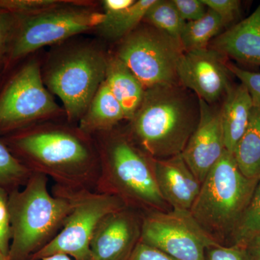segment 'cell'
Instances as JSON below:
<instances>
[{
	"instance_id": "1",
	"label": "cell",
	"mask_w": 260,
	"mask_h": 260,
	"mask_svg": "<svg viewBox=\"0 0 260 260\" xmlns=\"http://www.w3.org/2000/svg\"><path fill=\"white\" fill-rule=\"evenodd\" d=\"M11 148L32 173L51 178L56 186L94 191L100 158L93 136L78 128L41 123L9 140Z\"/></svg>"
},
{
	"instance_id": "2",
	"label": "cell",
	"mask_w": 260,
	"mask_h": 260,
	"mask_svg": "<svg viewBox=\"0 0 260 260\" xmlns=\"http://www.w3.org/2000/svg\"><path fill=\"white\" fill-rule=\"evenodd\" d=\"M178 84L145 89L143 102L130 120V138L151 158L182 153L198 126L199 101Z\"/></svg>"
},
{
	"instance_id": "3",
	"label": "cell",
	"mask_w": 260,
	"mask_h": 260,
	"mask_svg": "<svg viewBox=\"0 0 260 260\" xmlns=\"http://www.w3.org/2000/svg\"><path fill=\"white\" fill-rule=\"evenodd\" d=\"M100 158L94 191L117 197L128 208L148 212L168 211L159 190L153 158L130 137L111 133L93 135Z\"/></svg>"
},
{
	"instance_id": "4",
	"label": "cell",
	"mask_w": 260,
	"mask_h": 260,
	"mask_svg": "<svg viewBox=\"0 0 260 260\" xmlns=\"http://www.w3.org/2000/svg\"><path fill=\"white\" fill-rule=\"evenodd\" d=\"M49 178L32 173L23 189L9 191L10 260H29L59 234L73 208L64 191L48 187Z\"/></svg>"
},
{
	"instance_id": "5",
	"label": "cell",
	"mask_w": 260,
	"mask_h": 260,
	"mask_svg": "<svg viewBox=\"0 0 260 260\" xmlns=\"http://www.w3.org/2000/svg\"><path fill=\"white\" fill-rule=\"evenodd\" d=\"M259 179L245 177L234 155L224 151L202 183L191 215L219 244L233 241Z\"/></svg>"
},
{
	"instance_id": "6",
	"label": "cell",
	"mask_w": 260,
	"mask_h": 260,
	"mask_svg": "<svg viewBox=\"0 0 260 260\" xmlns=\"http://www.w3.org/2000/svg\"><path fill=\"white\" fill-rule=\"evenodd\" d=\"M108 59L96 44L80 43L59 49L48 59L43 81L60 99L70 121H79L86 112L105 80Z\"/></svg>"
},
{
	"instance_id": "7",
	"label": "cell",
	"mask_w": 260,
	"mask_h": 260,
	"mask_svg": "<svg viewBox=\"0 0 260 260\" xmlns=\"http://www.w3.org/2000/svg\"><path fill=\"white\" fill-rule=\"evenodd\" d=\"M18 17L9 49L11 60H18L41 48L96 29L105 15L92 3L69 0L42 13Z\"/></svg>"
},
{
	"instance_id": "8",
	"label": "cell",
	"mask_w": 260,
	"mask_h": 260,
	"mask_svg": "<svg viewBox=\"0 0 260 260\" xmlns=\"http://www.w3.org/2000/svg\"><path fill=\"white\" fill-rule=\"evenodd\" d=\"M184 52L180 41L146 23L121 39L116 56L147 89L179 83L177 65Z\"/></svg>"
},
{
	"instance_id": "9",
	"label": "cell",
	"mask_w": 260,
	"mask_h": 260,
	"mask_svg": "<svg viewBox=\"0 0 260 260\" xmlns=\"http://www.w3.org/2000/svg\"><path fill=\"white\" fill-rule=\"evenodd\" d=\"M57 188L71 198L73 208L59 234L29 260H40L54 254H65L75 260H92L90 242L99 223L109 214L126 206L113 195Z\"/></svg>"
},
{
	"instance_id": "10",
	"label": "cell",
	"mask_w": 260,
	"mask_h": 260,
	"mask_svg": "<svg viewBox=\"0 0 260 260\" xmlns=\"http://www.w3.org/2000/svg\"><path fill=\"white\" fill-rule=\"evenodd\" d=\"M62 112L43 81L39 63L32 59L0 94V131L25 129Z\"/></svg>"
},
{
	"instance_id": "11",
	"label": "cell",
	"mask_w": 260,
	"mask_h": 260,
	"mask_svg": "<svg viewBox=\"0 0 260 260\" xmlns=\"http://www.w3.org/2000/svg\"><path fill=\"white\" fill-rule=\"evenodd\" d=\"M140 242L176 260H206L208 248L218 245L189 210L148 212L143 215Z\"/></svg>"
},
{
	"instance_id": "12",
	"label": "cell",
	"mask_w": 260,
	"mask_h": 260,
	"mask_svg": "<svg viewBox=\"0 0 260 260\" xmlns=\"http://www.w3.org/2000/svg\"><path fill=\"white\" fill-rule=\"evenodd\" d=\"M232 74L223 54L209 47L184 51L177 65L179 83L209 104L225 95Z\"/></svg>"
},
{
	"instance_id": "13",
	"label": "cell",
	"mask_w": 260,
	"mask_h": 260,
	"mask_svg": "<svg viewBox=\"0 0 260 260\" xmlns=\"http://www.w3.org/2000/svg\"><path fill=\"white\" fill-rule=\"evenodd\" d=\"M143 217L125 207L103 219L90 242L92 260H128L140 242Z\"/></svg>"
},
{
	"instance_id": "14",
	"label": "cell",
	"mask_w": 260,
	"mask_h": 260,
	"mask_svg": "<svg viewBox=\"0 0 260 260\" xmlns=\"http://www.w3.org/2000/svg\"><path fill=\"white\" fill-rule=\"evenodd\" d=\"M200 119L181 155L200 184L226 149L224 142L220 110L198 99Z\"/></svg>"
},
{
	"instance_id": "15",
	"label": "cell",
	"mask_w": 260,
	"mask_h": 260,
	"mask_svg": "<svg viewBox=\"0 0 260 260\" xmlns=\"http://www.w3.org/2000/svg\"><path fill=\"white\" fill-rule=\"evenodd\" d=\"M153 158L155 179L162 198L173 210H190L201 184L186 165L181 154Z\"/></svg>"
},
{
	"instance_id": "16",
	"label": "cell",
	"mask_w": 260,
	"mask_h": 260,
	"mask_svg": "<svg viewBox=\"0 0 260 260\" xmlns=\"http://www.w3.org/2000/svg\"><path fill=\"white\" fill-rule=\"evenodd\" d=\"M210 45L242 64L260 66V4L249 17L219 34Z\"/></svg>"
},
{
	"instance_id": "17",
	"label": "cell",
	"mask_w": 260,
	"mask_h": 260,
	"mask_svg": "<svg viewBox=\"0 0 260 260\" xmlns=\"http://www.w3.org/2000/svg\"><path fill=\"white\" fill-rule=\"evenodd\" d=\"M225 95L220 109V121L225 149L233 154L249 124L254 104L250 93L242 83L231 85Z\"/></svg>"
},
{
	"instance_id": "18",
	"label": "cell",
	"mask_w": 260,
	"mask_h": 260,
	"mask_svg": "<svg viewBox=\"0 0 260 260\" xmlns=\"http://www.w3.org/2000/svg\"><path fill=\"white\" fill-rule=\"evenodd\" d=\"M105 83L131 120L143 102L145 88L140 80L116 55L108 59Z\"/></svg>"
},
{
	"instance_id": "19",
	"label": "cell",
	"mask_w": 260,
	"mask_h": 260,
	"mask_svg": "<svg viewBox=\"0 0 260 260\" xmlns=\"http://www.w3.org/2000/svg\"><path fill=\"white\" fill-rule=\"evenodd\" d=\"M124 119L122 107L104 81L80 119L78 126L85 134L93 136L111 131Z\"/></svg>"
},
{
	"instance_id": "20",
	"label": "cell",
	"mask_w": 260,
	"mask_h": 260,
	"mask_svg": "<svg viewBox=\"0 0 260 260\" xmlns=\"http://www.w3.org/2000/svg\"><path fill=\"white\" fill-rule=\"evenodd\" d=\"M234 158L241 172L250 179L260 178V109L253 107L247 127L236 146Z\"/></svg>"
},
{
	"instance_id": "21",
	"label": "cell",
	"mask_w": 260,
	"mask_h": 260,
	"mask_svg": "<svg viewBox=\"0 0 260 260\" xmlns=\"http://www.w3.org/2000/svg\"><path fill=\"white\" fill-rule=\"evenodd\" d=\"M155 0H138L127 9L105 13V18L95 30L105 39L119 40L135 30Z\"/></svg>"
},
{
	"instance_id": "22",
	"label": "cell",
	"mask_w": 260,
	"mask_h": 260,
	"mask_svg": "<svg viewBox=\"0 0 260 260\" xmlns=\"http://www.w3.org/2000/svg\"><path fill=\"white\" fill-rule=\"evenodd\" d=\"M223 20L213 10L208 9L203 18L186 22L181 32L180 43L184 51L203 50L225 28Z\"/></svg>"
},
{
	"instance_id": "23",
	"label": "cell",
	"mask_w": 260,
	"mask_h": 260,
	"mask_svg": "<svg viewBox=\"0 0 260 260\" xmlns=\"http://www.w3.org/2000/svg\"><path fill=\"white\" fill-rule=\"evenodd\" d=\"M143 20L160 31L179 40L186 22L181 18L172 0H155Z\"/></svg>"
},
{
	"instance_id": "24",
	"label": "cell",
	"mask_w": 260,
	"mask_h": 260,
	"mask_svg": "<svg viewBox=\"0 0 260 260\" xmlns=\"http://www.w3.org/2000/svg\"><path fill=\"white\" fill-rule=\"evenodd\" d=\"M32 172L0 141V186L10 191L24 186Z\"/></svg>"
},
{
	"instance_id": "25",
	"label": "cell",
	"mask_w": 260,
	"mask_h": 260,
	"mask_svg": "<svg viewBox=\"0 0 260 260\" xmlns=\"http://www.w3.org/2000/svg\"><path fill=\"white\" fill-rule=\"evenodd\" d=\"M260 235V178L233 237L232 245L246 246Z\"/></svg>"
},
{
	"instance_id": "26",
	"label": "cell",
	"mask_w": 260,
	"mask_h": 260,
	"mask_svg": "<svg viewBox=\"0 0 260 260\" xmlns=\"http://www.w3.org/2000/svg\"><path fill=\"white\" fill-rule=\"evenodd\" d=\"M65 0H0V11L25 17L64 4Z\"/></svg>"
},
{
	"instance_id": "27",
	"label": "cell",
	"mask_w": 260,
	"mask_h": 260,
	"mask_svg": "<svg viewBox=\"0 0 260 260\" xmlns=\"http://www.w3.org/2000/svg\"><path fill=\"white\" fill-rule=\"evenodd\" d=\"M8 198L9 191L0 186V253L8 256L12 238Z\"/></svg>"
},
{
	"instance_id": "28",
	"label": "cell",
	"mask_w": 260,
	"mask_h": 260,
	"mask_svg": "<svg viewBox=\"0 0 260 260\" xmlns=\"http://www.w3.org/2000/svg\"><path fill=\"white\" fill-rule=\"evenodd\" d=\"M208 9L213 10L223 20L224 25L234 23L240 17L242 2L239 0H202Z\"/></svg>"
},
{
	"instance_id": "29",
	"label": "cell",
	"mask_w": 260,
	"mask_h": 260,
	"mask_svg": "<svg viewBox=\"0 0 260 260\" xmlns=\"http://www.w3.org/2000/svg\"><path fill=\"white\" fill-rule=\"evenodd\" d=\"M227 65L231 73L247 88L254 107L260 109V73L243 69L232 63H227Z\"/></svg>"
},
{
	"instance_id": "30",
	"label": "cell",
	"mask_w": 260,
	"mask_h": 260,
	"mask_svg": "<svg viewBox=\"0 0 260 260\" xmlns=\"http://www.w3.org/2000/svg\"><path fill=\"white\" fill-rule=\"evenodd\" d=\"M206 260H253L245 246L218 244L208 248L205 252Z\"/></svg>"
},
{
	"instance_id": "31",
	"label": "cell",
	"mask_w": 260,
	"mask_h": 260,
	"mask_svg": "<svg viewBox=\"0 0 260 260\" xmlns=\"http://www.w3.org/2000/svg\"><path fill=\"white\" fill-rule=\"evenodd\" d=\"M172 2L186 23L203 18L208 10L202 0H172Z\"/></svg>"
},
{
	"instance_id": "32",
	"label": "cell",
	"mask_w": 260,
	"mask_h": 260,
	"mask_svg": "<svg viewBox=\"0 0 260 260\" xmlns=\"http://www.w3.org/2000/svg\"><path fill=\"white\" fill-rule=\"evenodd\" d=\"M9 13L0 11V61L9 51L17 22Z\"/></svg>"
},
{
	"instance_id": "33",
	"label": "cell",
	"mask_w": 260,
	"mask_h": 260,
	"mask_svg": "<svg viewBox=\"0 0 260 260\" xmlns=\"http://www.w3.org/2000/svg\"><path fill=\"white\" fill-rule=\"evenodd\" d=\"M128 260H176L158 249L140 242Z\"/></svg>"
},
{
	"instance_id": "34",
	"label": "cell",
	"mask_w": 260,
	"mask_h": 260,
	"mask_svg": "<svg viewBox=\"0 0 260 260\" xmlns=\"http://www.w3.org/2000/svg\"><path fill=\"white\" fill-rule=\"evenodd\" d=\"M135 2V0H104L102 3L103 12L121 11L131 7Z\"/></svg>"
},
{
	"instance_id": "35",
	"label": "cell",
	"mask_w": 260,
	"mask_h": 260,
	"mask_svg": "<svg viewBox=\"0 0 260 260\" xmlns=\"http://www.w3.org/2000/svg\"><path fill=\"white\" fill-rule=\"evenodd\" d=\"M253 260H260V235L254 237L246 246Z\"/></svg>"
},
{
	"instance_id": "36",
	"label": "cell",
	"mask_w": 260,
	"mask_h": 260,
	"mask_svg": "<svg viewBox=\"0 0 260 260\" xmlns=\"http://www.w3.org/2000/svg\"><path fill=\"white\" fill-rule=\"evenodd\" d=\"M40 260H75L73 258L65 254H54V255H51L47 256V257L43 258Z\"/></svg>"
},
{
	"instance_id": "37",
	"label": "cell",
	"mask_w": 260,
	"mask_h": 260,
	"mask_svg": "<svg viewBox=\"0 0 260 260\" xmlns=\"http://www.w3.org/2000/svg\"><path fill=\"white\" fill-rule=\"evenodd\" d=\"M0 260H10L8 256L0 253Z\"/></svg>"
}]
</instances>
